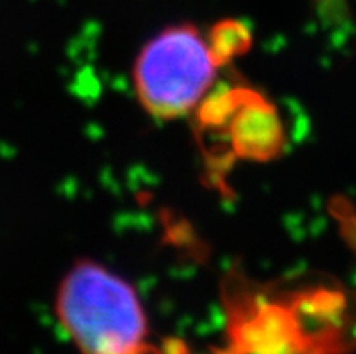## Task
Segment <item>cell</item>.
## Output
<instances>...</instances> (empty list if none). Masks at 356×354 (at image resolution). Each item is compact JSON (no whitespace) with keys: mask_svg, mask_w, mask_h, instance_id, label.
<instances>
[{"mask_svg":"<svg viewBox=\"0 0 356 354\" xmlns=\"http://www.w3.org/2000/svg\"><path fill=\"white\" fill-rule=\"evenodd\" d=\"M340 208H333L334 216L339 219L342 228L343 241L356 253V211L346 199H340Z\"/></svg>","mask_w":356,"mask_h":354,"instance_id":"6","label":"cell"},{"mask_svg":"<svg viewBox=\"0 0 356 354\" xmlns=\"http://www.w3.org/2000/svg\"><path fill=\"white\" fill-rule=\"evenodd\" d=\"M207 36L194 24H174L154 35L132 65L136 96L156 120H179L194 113L217 77Z\"/></svg>","mask_w":356,"mask_h":354,"instance_id":"2","label":"cell"},{"mask_svg":"<svg viewBox=\"0 0 356 354\" xmlns=\"http://www.w3.org/2000/svg\"><path fill=\"white\" fill-rule=\"evenodd\" d=\"M208 49L212 53L217 67H226L234 60L248 53L253 45V33L250 26L237 18H222L208 29Z\"/></svg>","mask_w":356,"mask_h":354,"instance_id":"5","label":"cell"},{"mask_svg":"<svg viewBox=\"0 0 356 354\" xmlns=\"http://www.w3.org/2000/svg\"><path fill=\"white\" fill-rule=\"evenodd\" d=\"M219 134L228 136L232 159L270 163L286 152L288 136L279 108L266 95L244 86L239 107Z\"/></svg>","mask_w":356,"mask_h":354,"instance_id":"4","label":"cell"},{"mask_svg":"<svg viewBox=\"0 0 356 354\" xmlns=\"http://www.w3.org/2000/svg\"><path fill=\"white\" fill-rule=\"evenodd\" d=\"M54 313L83 353L134 354L159 351L150 344L140 293L102 262L78 259L60 280Z\"/></svg>","mask_w":356,"mask_h":354,"instance_id":"1","label":"cell"},{"mask_svg":"<svg viewBox=\"0 0 356 354\" xmlns=\"http://www.w3.org/2000/svg\"><path fill=\"white\" fill-rule=\"evenodd\" d=\"M321 2H334V0H321Z\"/></svg>","mask_w":356,"mask_h":354,"instance_id":"7","label":"cell"},{"mask_svg":"<svg viewBox=\"0 0 356 354\" xmlns=\"http://www.w3.org/2000/svg\"><path fill=\"white\" fill-rule=\"evenodd\" d=\"M228 353H312L293 287L259 284L232 269L221 291Z\"/></svg>","mask_w":356,"mask_h":354,"instance_id":"3","label":"cell"}]
</instances>
